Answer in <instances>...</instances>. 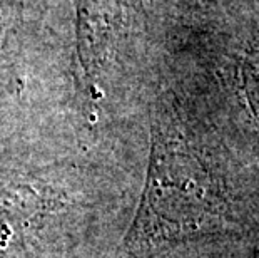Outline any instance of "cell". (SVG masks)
I'll use <instances>...</instances> for the list:
<instances>
[{"label":"cell","instance_id":"obj_1","mask_svg":"<svg viewBox=\"0 0 259 258\" xmlns=\"http://www.w3.org/2000/svg\"><path fill=\"white\" fill-rule=\"evenodd\" d=\"M231 228L218 179L189 150L157 141L142 201L115 258H152L181 241Z\"/></svg>","mask_w":259,"mask_h":258}]
</instances>
